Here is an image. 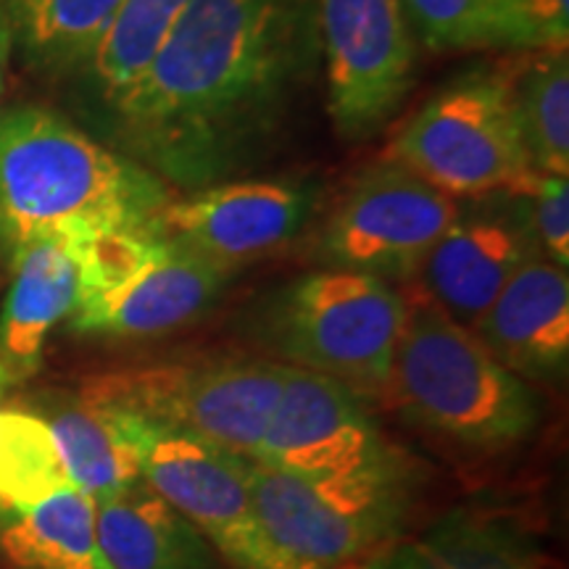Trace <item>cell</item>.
<instances>
[{
	"mask_svg": "<svg viewBox=\"0 0 569 569\" xmlns=\"http://www.w3.org/2000/svg\"><path fill=\"white\" fill-rule=\"evenodd\" d=\"M319 61L317 0H193L103 109L119 151L193 193L264 156Z\"/></svg>",
	"mask_w": 569,
	"mask_h": 569,
	"instance_id": "6da1fadb",
	"label": "cell"
},
{
	"mask_svg": "<svg viewBox=\"0 0 569 569\" xmlns=\"http://www.w3.org/2000/svg\"><path fill=\"white\" fill-rule=\"evenodd\" d=\"M161 177L42 106L0 111V256L134 230L172 201Z\"/></svg>",
	"mask_w": 569,
	"mask_h": 569,
	"instance_id": "7a4b0ae2",
	"label": "cell"
},
{
	"mask_svg": "<svg viewBox=\"0 0 569 569\" xmlns=\"http://www.w3.org/2000/svg\"><path fill=\"white\" fill-rule=\"evenodd\" d=\"M386 393L415 425L486 451L522 443L546 417L538 388L498 365L422 290L407 301Z\"/></svg>",
	"mask_w": 569,
	"mask_h": 569,
	"instance_id": "3957f363",
	"label": "cell"
},
{
	"mask_svg": "<svg viewBox=\"0 0 569 569\" xmlns=\"http://www.w3.org/2000/svg\"><path fill=\"white\" fill-rule=\"evenodd\" d=\"M407 317V298L377 277L322 269L272 290L253 306L246 332L280 365L309 369L382 396Z\"/></svg>",
	"mask_w": 569,
	"mask_h": 569,
	"instance_id": "277c9868",
	"label": "cell"
},
{
	"mask_svg": "<svg viewBox=\"0 0 569 569\" xmlns=\"http://www.w3.org/2000/svg\"><path fill=\"white\" fill-rule=\"evenodd\" d=\"M77 336L146 340L190 325L224 293L232 272L177 246L153 224L77 240Z\"/></svg>",
	"mask_w": 569,
	"mask_h": 569,
	"instance_id": "5b68a950",
	"label": "cell"
},
{
	"mask_svg": "<svg viewBox=\"0 0 569 569\" xmlns=\"http://www.w3.org/2000/svg\"><path fill=\"white\" fill-rule=\"evenodd\" d=\"M386 161L451 198H528L543 177L525 148L511 77L501 71H469L436 92L401 127Z\"/></svg>",
	"mask_w": 569,
	"mask_h": 569,
	"instance_id": "8992f818",
	"label": "cell"
},
{
	"mask_svg": "<svg viewBox=\"0 0 569 569\" xmlns=\"http://www.w3.org/2000/svg\"><path fill=\"white\" fill-rule=\"evenodd\" d=\"M251 461L338 493L409 501V459L386 438L365 396L309 369L284 365L282 396Z\"/></svg>",
	"mask_w": 569,
	"mask_h": 569,
	"instance_id": "52a82bcc",
	"label": "cell"
},
{
	"mask_svg": "<svg viewBox=\"0 0 569 569\" xmlns=\"http://www.w3.org/2000/svg\"><path fill=\"white\" fill-rule=\"evenodd\" d=\"M282 386L280 361L206 359L98 377L84 390L109 407L193 432L238 457L256 459Z\"/></svg>",
	"mask_w": 569,
	"mask_h": 569,
	"instance_id": "ba28073f",
	"label": "cell"
},
{
	"mask_svg": "<svg viewBox=\"0 0 569 569\" xmlns=\"http://www.w3.org/2000/svg\"><path fill=\"white\" fill-rule=\"evenodd\" d=\"M253 517L251 569H343L401 525V501L311 486L248 459Z\"/></svg>",
	"mask_w": 569,
	"mask_h": 569,
	"instance_id": "9c48e42d",
	"label": "cell"
},
{
	"mask_svg": "<svg viewBox=\"0 0 569 569\" xmlns=\"http://www.w3.org/2000/svg\"><path fill=\"white\" fill-rule=\"evenodd\" d=\"M459 217L457 198L419 180L393 161H380L351 184L327 219L317 259L377 280H409Z\"/></svg>",
	"mask_w": 569,
	"mask_h": 569,
	"instance_id": "30bf717a",
	"label": "cell"
},
{
	"mask_svg": "<svg viewBox=\"0 0 569 569\" xmlns=\"http://www.w3.org/2000/svg\"><path fill=\"white\" fill-rule=\"evenodd\" d=\"M109 409L132 446L140 480L196 525L232 567L251 569L253 517L248 459L193 432L117 407Z\"/></svg>",
	"mask_w": 569,
	"mask_h": 569,
	"instance_id": "8fae6325",
	"label": "cell"
},
{
	"mask_svg": "<svg viewBox=\"0 0 569 569\" xmlns=\"http://www.w3.org/2000/svg\"><path fill=\"white\" fill-rule=\"evenodd\" d=\"M330 113L343 138L375 132L415 82V38L401 0H317Z\"/></svg>",
	"mask_w": 569,
	"mask_h": 569,
	"instance_id": "7c38bea8",
	"label": "cell"
},
{
	"mask_svg": "<svg viewBox=\"0 0 569 569\" xmlns=\"http://www.w3.org/2000/svg\"><path fill=\"white\" fill-rule=\"evenodd\" d=\"M317 211V190L296 180H227L172 198L153 227L209 264L232 272L290 246Z\"/></svg>",
	"mask_w": 569,
	"mask_h": 569,
	"instance_id": "4fadbf2b",
	"label": "cell"
},
{
	"mask_svg": "<svg viewBox=\"0 0 569 569\" xmlns=\"http://www.w3.org/2000/svg\"><path fill=\"white\" fill-rule=\"evenodd\" d=\"M540 256L525 198L507 209L461 213L425 256L417 280L422 293L453 322L472 330L517 269Z\"/></svg>",
	"mask_w": 569,
	"mask_h": 569,
	"instance_id": "5bb4252c",
	"label": "cell"
},
{
	"mask_svg": "<svg viewBox=\"0 0 569 569\" xmlns=\"http://www.w3.org/2000/svg\"><path fill=\"white\" fill-rule=\"evenodd\" d=\"M472 336L498 365L522 380L559 382L569 367V277L532 256L503 284Z\"/></svg>",
	"mask_w": 569,
	"mask_h": 569,
	"instance_id": "9a60e30c",
	"label": "cell"
},
{
	"mask_svg": "<svg viewBox=\"0 0 569 569\" xmlns=\"http://www.w3.org/2000/svg\"><path fill=\"white\" fill-rule=\"evenodd\" d=\"M9 267L11 284L0 306V367L19 386L40 369L53 327L74 311L80 288L77 240H40L27 246Z\"/></svg>",
	"mask_w": 569,
	"mask_h": 569,
	"instance_id": "2e32d148",
	"label": "cell"
},
{
	"mask_svg": "<svg viewBox=\"0 0 569 569\" xmlns=\"http://www.w3.org/2000/svg\"><path fill=\"white\" fill-rule=\"evenodd\" d=\"M92 503L98 543L113 569H222L209 538L148 482Z\"/></svg>",
	"mask_w": 569,
	"mask_h": 569,
	"instance_id": "e0dca14e",
	"label": "cell"
},
{
	"mask_svg": "<svg viewBox=\"0 0 569 569\" xmlns=\"http://www.w3.org/2000/svg\"><path fill=\"white\" fill-rule=\"evenodd\" d=\"M32 411L51 427L71 486L92 501L122 493L140 480L138 459L117 415L88 390L40 393Z\"/></svg>",
	"mask_w": 569,
	"mask_h": 569,
	"instance_id": "ac0fdd59",
	"label": "cell"
},
{
	"mask_svg": "<svg viewBox=\"0 0 569 569\" xmlns=\"http://www.w3.org/2000/svg\"><path fill=\"white\" fill-rule=\"evenodd\" d=\"M367 569H540V553L515 519L482 509H453L409 543Z\"/></svg>",
	"mask_w": 569,
	"mask_h": 569,
	"instance_id": "d6986e66",
	"label": "cell"
},
{
	"mask_svg": "<svg viewBox=\"0 0 569 569\" xmlns=\"http://www.w3.org/2000/svg\"><path fill=\"white\" fill-rule=\"evenodd\" d=\"M0 557L11 569H113L98 543L96 503L74 486L0 519Z\"/></svg>",
	"mask_w": 569,
	"mask_h": 569,
	"instance_id": "ffe728a7",
	"label": "cell"
},
{
	"mask_svg": "<svg viewBox=\"0 0 569 569\" xmlns=\"http://www.w3.org/2000/svg\"><path fill=\"white\" fill-rule=\"evenodd\" d=\"M127 0H3L11 42L46 74L82 71Z\"/></svg>",
	"mask_w": 569,
	"mask_h": 569,
	"instance_id": "44dd1931",
	"label": "cell"
},
{
	"mask_svg": "<svg viewBox=\"0 0 569 569\" xmlns=\"http://www.w3.org/2000/svg\"><path fill=\"white\" fill-rule=\"evenodd\" d=\"M71 488L56 438L38 411L0 409V519Z\"/></svg>",
	"mask_w": 569,
	"mask_h": 569,
	"instance_id": "7402d4cb",
	"label": "cell"
},
{
	"mask_svg": "<svg viewBox=\"0 0 569 569\" xmlns=\"http://www.w3.org/2000/svg\"><path fill=\"white\" fill-rule=\"evenodd\" d=\"M519 130L540 174H569V63L567 51H546L511 77Z\"/></svg>",
	"mask_w": 569,
	"mask_h": 569,
	"instance_id": "603a6c76",
	"label": "cell"
},
{
	"mask_svg": "<svg viewBox=\"0 0 569 569\" xmlns=\"http://www.w3.org/2000/svg\"><path fill=\"white\" fill-rule=\"evenodd\" d=\"M190 3L193 0H127L82 69L98 101H111L148 67Z\"/></svg>",
	"mask_w": 569,
	"mask_h": 569,
	"instance_id": "cb8c5ba5",
	"label": "cell"
},
{
	"mask_svg": "<svg viewBox=\"0 0 569 569\" xmlns=\"http://www.w3.org/2000/svg\"><path fill=\"white\" fill-rule=\"evenodd\" d=\"M430 51L511 48L515 0H401Z\"/></svg>",
	"mask_w": 569,
	"mask_h": 569,
	"instance_id": "d4e9b609",
	"label": "cell"
},
{
	"mask_svg": "<svg viewBox=\"0 0 569 569\" xmlns=\"http://www.w3.org/2000/svg\"><path fill=\"white\" fill-rule=\"evenodd\" d=\"M530 211V224L536 232L540 253L553 264H569V182L567 177L543 174L536 193L525 198Z\"/></svg>",
	"mask_w": 569,
	"mask_h": 569,
	"instance_id": "484cf974",
	"label": "cell"
},
{
	"mask_svg": "<svg viewBox=\"0 0 569 569\" xmlns=\"http://www.w3.org/2000/svg\"><path fill=\"white\" fill-rule=\"evenodd\" d=\"M569 0H515V51H567Z\"/></svg>",
	"mask_w": 569,
	"mask_h": 569,
	"instance_id": "4316f807",
	"label": "cell"
},
{
	"mask_svg": "<svg viewBox=\"0 0 569 569\" xmlns=\"http://www.w3.org/2000/svg\"><path fill=\"white\" fill-rule=\"evenodd\" d=\"M9 51H11V30H9V19H6L3 0H0V92H3L6 61H9Z\"/></svg>",
	"mask_w": 569,
	"mask_h": 569,
	"instance_id": "83f0119b",
	"label": "cell"
},
{
	"mask_svg": "<svg viewBox=\"0 0 569 569\" xmlns=\"http://www.w3.org/2000/svg\"><path fill=\"white\" fill-rule=\"evenodd\" d=\"M13 388V382H11V377L3 372V367H0V401H3L6 396H9V390Z\"/></svg>",
	"mask_w": 569,
	"mask_h": 569,
	"instance_id": "f1b7e54d",
	"label": "cell"
}]
</instances>
